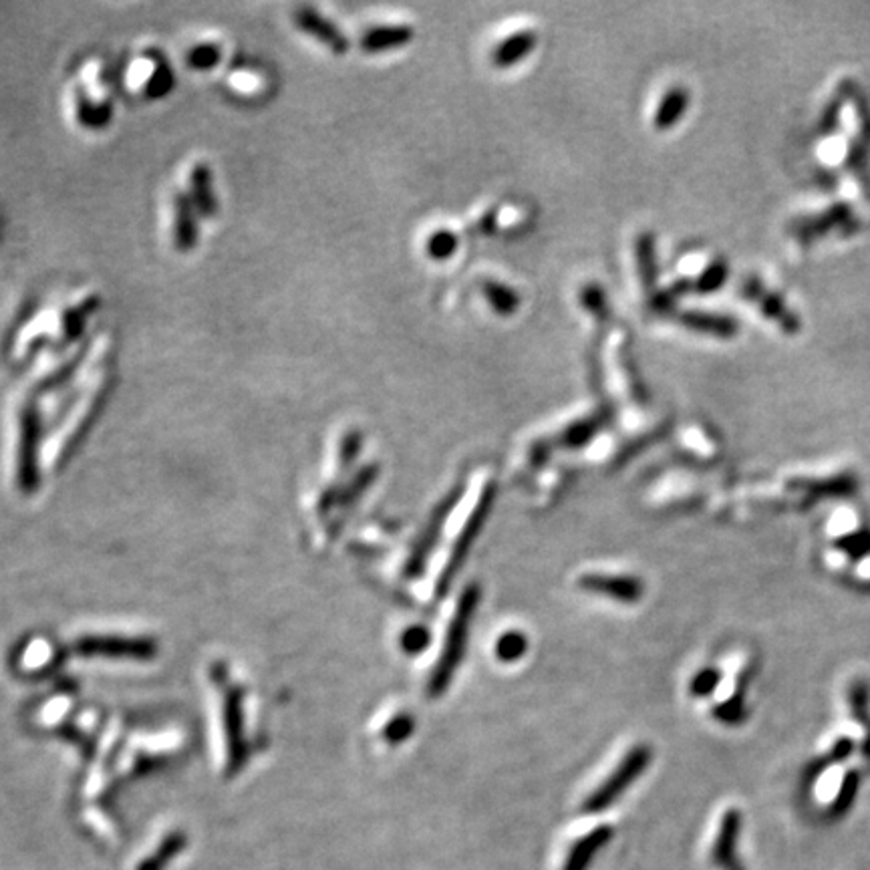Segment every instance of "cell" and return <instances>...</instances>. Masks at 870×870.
<instances>
[{
  "instance_id": "24",
  "label": "cell",
  "mask_w": 870,
  "mask_h": 870,
  "mask_svg": "<svg viewBox=\"0 0 870 870\" xmlns=\"http://www.w3.org/2000/svg\"><path fill=\"white\" fill-rule=\"evenodd\" d=\"M413 728H415V723L407 713L397 715L393 721H389V725L385 728V738L391 744H401L413 734Z\"/></svg>"
},
{
  "instance_id": "13",
  "label": "cell",
  "mask_w": 870,
  "mask_h": 870,
  "mask_svg": "<svg viewBox=\"0 0 870 870\" xmlns=\"http://www.w3.org/2000/svg\"><path fill=\"white\" fill-rule=\"evenodd\" d=\"M609 838H611L609 828H597L591 834H587L583 840H578L570 850L564 870H585L593 860L595 852H599L609 842Z\"/></svg>"
},
{
  "instance_id": "11",
  "label": "cell",
  "mask_w": 870,
  "mask_h": 870,
  "mask_svg": "<svg viewBox=\"0 0 870 870\" xmlns=\"http://www.w3.org/2000/svg\"><path fill=\"white\" fill-rule=\"evenodd\" d=\"M297 21L301 25V29H305L309 35H313L315 39H319L321 43H325L333 53L343 55L349 49L347 39L343 37V33L339 29H335V25H331L327 19H323L321 15H317L311 9H303L297 15Z\"/></svg>"
},
{
  "instance_id": "17",
  "label": "cell",
  "mask_w": 870,
  "mask_h": 870,
  "mask_svg": "<svg viewBox=\"0 0 870 870\" xmlns=\"http://www.w3.org/2000/svg\"><path fill=\"white\" fill-rule=\"evenodd\" d=\"M637 252V268L645 290H653L657 282V252H655V236L651 232H641L635 244Z\"/></svg>"
},
{
  "instance_id": "21",
  "label": "cell",
  "mask_w": 870,
  "mask_h": 870,
  "mask_svg": "<svg viewBox=\"0 0 870 870\" xmlns=\"http://www.w3.org/2000/svg\"><path fill=\"white\" fill-rule=\"evenodd\" d=\"M528 651V639L520 631H510L496 641V657L502 663H514Z\"/></svg>"
},
{
  "instance_id": "14",
  "label": "cell",
  "mask_w": 870,
  "mask_h": 870,
  "mask_svg": "<svg viewBox=\"0 0 870 870\" xmlns=\"http://www.w3.org/2000/svg\"><path fill=\"white\" fill-rule=\"evenodd\" d=\"M605 421L607 415H591L580 421H574L560 433L558 444L564 448H583L605 427Z\"/></svg>"
},
{
  "instance_id": "4",
  "label": "cell",
  "mask_w": 870,
  "mask_h": 870,
  "mask_svg": "<svg viewBox=\"0 0 870 870\" xmlns=\"http://www.w3.org/2000/svg\"><path fill=\"white\" fill-rule=\"evenodd\" d=\"M740 295L752 303L766 321L776 325L784 335H796L802 327L798 313L792 309V305L786 303V299L778 293L776 288L766 284L760 276H746L740 284Z\"/></svg>"
},
{
  "instance_id": "2",
  "label": "cell",
  "mask_w": 870,
  "mask_h": 870,
  "mask_svg": "<svg viewBox=\"0 0 870 870\" xmlns=\"http://www.w3.org/2000/svg\"><path fill=\"white\" fill-rule=\"evenodd\" d=\"M480 603V589L476 585L468 587L458 603L456 615L450 623V631L446 637V645L440 657L438 667L433 669L431 679H429V697H440L446 693V689L450 687L454 673L458 671L464 655H466V645L470 639V625L474 619V613L478 609Z\"/></svg>"
},
{
  "instance_id": "3",
  "label": "cell",
  "mask_w": 870,
  "mask_h": 870,
  "mask_svg": "<svg viewBox=\"0 0 870 870\" xmlns=\"http://www.w3.org/2000/svg\"><path fill=\"white\" fill-rule=\"evenodd\" d=\"M651 748L649 746H635L625 758L623 762L617 766V770L599 786V790L585 802V812H603L607 810L611 804H615L627 788H631L641 774L649 768L651 764Z\"/></svg>"
},
{
  "instance_id": "26",
  "label": "cell",
  "mask_w": 870,
  "mask_h": 870,
  "mask_svg": "<svg viewBox=\"0 0 870 870\" xmlns=\"http://www.w3.org/2000/svg\"><path fill=\"white\" fill-rule=\"evenodd\" d=\"M717 681H719V675H717L715 671H711V669H705V671H701V673L693 679V683H691V691H693L695 695H707V693L713 691V687L717 685Z\"/></svg>"
},
{
  "instance_id": "7",
  "label": "cell",
  "mask_w": 870,
  "mask_h": 870,
  "mask_svg": "<svg viewBox=\"0 0 870 870\" xmlns=\"http://www.w3.org/2000/svg\"><path fill=\"white\" fill-rule=\"evenodd\" d=\"M677 323L689 331L719 337V339H732L740 331V325L734 317L703 313V311H683L677 315Z\"/></svg>"
},
{
  "instance_id": "22",
  "label": "cell",
  "mask_w": 870,
  "mask_h": 870,
  "mask_svg": "<svg viewBox=\"0 0 870 870\" xmlns=\"http://www.w3.org/2000/svg\"><path fill=\"white\" fill-rule=\"evenodd\" d=\"M580 303H583V307L599 321H607L611 315L609 299L605 295L603 286L599 284H587L583 290H580Z\"/></svg>"
},
{
  "instance_id": "16",
  "label": "cell",
  "mask_w": 870,
  "mask_h": 870,
  "mask_svg": "<svg viewBox=\"0 0 870 870\" xmlns=\"http://www.w3.org/2000/svg\"><path fill=\"white\" fill-rule=\"evenodd\" d=\"M738 830H740V816L736 812H728L723 816L721 822V830L717 834L713 852H711V860L719 866H725L732 862L734 850H736V838H738Z\"/></svg>"
},
{
  "instance_id": "25",
  "label": "cell",
  "mask_w": 870,
  "mask_h": 870,
  "mask_svg": "<svg viewBox=\"0 0 870 870\" xmlns=\"http://www.w3.org/2000/svg\"><path fill=\"white\" fill-rule=\"evenodd\" d=\"M182 844H184V838H182V836H172V838L166 842V846H164L162 850L156 852L154 858H150L148 862H143V864L139 866V870H162L164 864H166V862L176 854V850L182 848Z\"/></svg>"
},
{
  "instance_id": "9",
  "label": "cell",
  "mask_w": 870,
  "mask_h": 870,
  "mask_svg": "<svg viewBox=\"0 0 870 870\" xmlns=\"http://www.w3.org/2000/svg\"><path fill=\"white\" fill-rule=\"evenodd\" d=\"M413 37L415 31L409 25H385L367 31L361 39V47L365 53H383L409 45Z\"/></svg>"
},
{
  "instance_id": "20",
  "label": "cell",
  "mask_w": 870,
  "mask_h": 870,
  "mask_svg": "<svg viewBox=\"0 0 870 870\" xmlns=\"http://www.w3.org/2000/svg\"><path fill=\"white\" fill-rule=\"evenodd\" d=\"M691 293H693V282H691V278H679V280L673 282L671 286L659 290V293H657V295L653 297V301H651V307H653V311H657V313H667V311L673 309V305H675L679 299H683L685 295H691Z\"/></svg>"
},
{
  "instance_id": "15",
  "label": "cell",
  "mask_w": 870,
  "mask_h": 870,
  "mask_svg": "<svg viewBox=\"0 0 870 870\" xmlns=\"http://www.w3.org/2000/svg\"><path fill=\"white\" fill-rule=\"evenodd\" d=\"M482 293L490 305V309L500 317H512L520 309V295L514 288L498 280H486Z\"/></svg>"
},
{
  "instance_id": "8",
  "label": "cell",
  "mask_w": 870,
  "mask_h": 870,
  "mask_svg": "<svg viewBox=\"0 0 870 870\" xmlns=\"http://www.w3.org/2000/svg\"><path fill=\"white\" fill-rule=\"evenodd\" d=\"M538 45L536 31H520L504 39L494 51H492V65L496 69H510L518 65L522 59H526Z\"/></svg>"
},
{
  "instance_id": "12",
  "label": "cell",
  "mask_w": 870,
  "mask_h": 870,
  "mask_svg": "<svg viewBox=\"0 0 870 870\" xmlns=\"http://www.w3.org/2000/svg\"><path fill=\"white\" fill-rule=\"evenodd\" d=\"M168 83H170V73L164 67V63L160 65V61L143 59V61H137L131 69V85L139 91H145L148 95H154L160 91L164 93Z\"/></svg>"
},
{
  "instance_id": "6",
  "label": "cell",
  "mask_w": 870,
  "mask_h": 870,
  "mask_svg": "<svg viewBox=\"0 0 870 870\" xmlns=\"http://www.w3.org/2000/svg\"><path fill=\"white\" fill-rule=\"evenodd\" d=\"M578 585L585 591L599 593L627 605L639 603L645 593V587L639 578L625 574H587L580 578Z\"/></svg>"
},
{
  "instance_id": "19",
  "label": "cell",
  "mask_w": 870,
  "mask_h": 870,
  "mask_svg": "<svg viewBox=\"0 0 870 870\" xmlns=\"http://www.w3.org/2000/svg\"><path fill=\"white\" fill-rule=\"evenodd\" d=\"M460 248V238L452 230H438L427 238L425 252L435 262H448Z\"/></svg>"
},
{
  "instance_id": "10",
  "label": "cell",
  "mask_w": 870,
  "mask_h": 870,
  "mask_svg": "<svg viewBox=\"0 0 870 870\" xmlns=\"http://www.w3.org/2000/svg\"><path fill=\"white\" fill-rule=\"evenodd\" d=\"M691 95L683 85H675L671 87L663 99L657 105L655 117H653V125L657 131H669L671 127H675L687 113Z\"/></svg>"
},
{
  "instance_id": "1",
  "label": "cell",
  "mask_w": 870,
  "mask_h": 870,
  "mask_svg": "<svg viewBox=\"0 0 870 870\" xmlns=\"http://www.w3.org/2000/svg\"><path fill=\"white\" fill-rule=\"evenodd\" d=\"M854 190H860L858 184L854 188L844 186V192L836 200H824L796 214L790 220V234L798 240V244L806 248L814 244L818 238H826L828 234L834 232L838 236L856 232L858 226H862L858 214L860 210H856L858 202L862 200V194H854Z\"/></svg>"
},
{
  "instance_id": "23",
  "label": "cell",
  "mask_w": 870,
  "mask_h": 870,
  "mask_svg": "<svg viewBox=\"0 0 870 870\" xmlns=\"http://www.w3.org/2000/svg\"><path fill=\"white\" fill-rule=\"evenodd\" d=\"M399 643H401V649H403L407 655H417V653H423V651L429 647V643H431V635H429V631H427L425 627H421V625H413V627H409V629L401 635Z\"/></svg>"
},
{
  "instance_id": "18",
  "label": "cell",
  "mask_w": 870,
  "mask_h": 870,
  "mask_svg": "<svg viewBox=\"0 0 870 870\" xmlns=\"http://www.w3.org/2000/svg\"><path fill=\"white\" fill-rule=\"evenodd\" d=\"M730 278V264L725 258L715 256L697 278H693V293L695 295H713L717 290L728 282Z\"/></svg>"
},
{
  "instance_id": "27",
  "label": "cell",
  "mask_w": 870,
  "mask_h": 870,
  "mask_svg": "<svg viewBox=\"0 0 870 870\" xmlns=\"http://www.w3.org/2000/svg\"><path fill=\"white\" fill-rule=\"evenodd\" d=\"M216 57H218V51L214 47H198L190 55V67H212Z\"/></svg>"
},
{
  "instance_id": "5",
  "label": "cell",
  "mask_w": 870,
  "mask_h": 870,
  "mask_svg": "<svg viewBox=\"0 0 870 870\" xmlns=\"http://www.w3.org/2000/svg\"><path fill=\"white\" fill-rule=\"evenodd\" d=\"M494 496H496V486L494 484H490L484 492H482V498H480V504L476 506V510H474V514H472V518L468 520V524H466V528H464V532H462V536L458 538V542H456V548H454V554H452V558H450V564H448V570L444 572V576H442V585H440V591L444 593L446 591V587L450 585V580L456 576V572L460 570V566H462V562L466 560V556H468V552H470V546L474 544V540L478 538V534H480V530H482V526L486 524V520H488V514H490V510H492V504H494Z\"/></svg>"
}]
</instances>
